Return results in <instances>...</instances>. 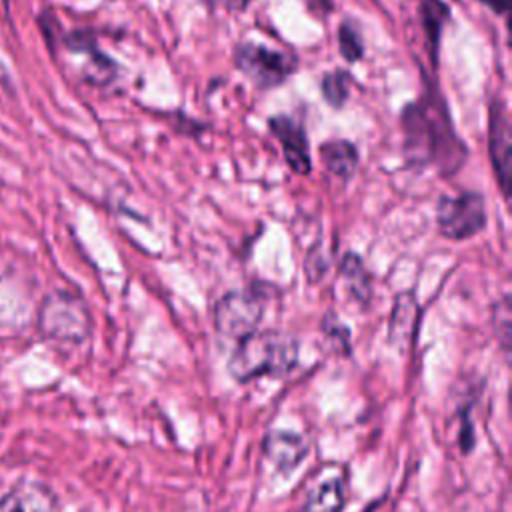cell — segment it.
<instances>
[{"mask_svg":"<svg viewBox=\"0 0 512 512\" xmlns=\"http://www.w3.org/2000/svg\"><path fill=\"white\" fill-rule=\"evenodd\" d=\"M322 330L330 340L342 344L344 352H350V330L338 318H334L332 314H326V318L322 320Z\"/></svg>","mask_w":512,"mask_h":512,"instance_id":"d6986e66","label":"cell"},{"mask_svg":"<svg viewBox=\"0 0 512 512\" xmlns=\"http://www.w3.org/2000/svg\"><path fill=\"white\" fill-rule=\"evenodd\" d=\"M340 276H342V282L348 290V294L360 302V304H366L370 300V276L360 260L358 254H352L348 252L342 262H340Z\"/></svg>","mask_w":512,"mask_h":512,"instance_id":"9a60e30c","label":"cell"},{"mask_svg":"<svg viewBox=\"0 0 512 512\" xmlns=\"http://www.w3.org/2000/svg\"><path fill=\"white\" fill-rule=\"evenodd\" d=\"M234 60L238 70H242L258 88L280 86L296 68L288 54L260 44L238 46Z\"/></svg>","mask_w":512,"mask_h":512,"instance_id":"8992f818","label":"cell"},{"mask_svg":"<svg viewBox=\"0 0 512 512\" xmlns=\"http://www.w3.org/2000/svg\"><path fill=\"white\" fill-rule=\"evenodd\" d=\"M2 78H6V74H4V70H2V66H0V80H2Z\"/></svg>","mask_w":512,"mask_h":512,"instance_id":"7402d4cb","label":"cell"},{"mask_svg":"<svg viewBox=\"0 0 512 512\" xmlns=\"http://www.w3.org/2000/svg\"><path fill=\"white\" fill-rule=\"evenodd\" d=\"M320 86H322L324 100L334 108L344 106V102L350 96V76L344 70H334L324 74Z\"/></svg>","mask_w":512,"mask_h":512,"instance_id":"2e32d148","label":"cell"},{"mask_svg":"<svg viewBox=\"0 0 512 512\" xmlns=\"http://www.w3.org/2000/svg\"><path fill=\"white\" fill-rule=\"evenodd\" d=\"M344 498V478L330 476L310 488L304 500V512H340L344 506Z\"/></svg>","mask_w":512,"mask_h":512,"instance_id":"7c38bea8","label":"cell"},{"mask_svg":"<svg viewBox=\"0 0 512 512\" xmlns=\"http://www.w3.org/2000/svg\"><path fill=\"white\" fill-rule=\"evenodd\" d=\"M478 2L486 4L496 14H508V8H510V0H478Z\"/></svg>","mask_w":512,"mask_h":512,"instance_id":"44dd1931","label":"cell"},{"mask_svg":"<svg viewBox=\"0 0 512 512\" xmlns=\"http://www.w3.org/2000/svg\"><path fill=\"white\" fill-rule=\"evenodd\" d=\"M488 150L494 166L496 180L504 198L510 194L512 180V162H510V122L506 114V106L500 100L492 102L490 108V124H488Z\"/></svg>","mask_w":512,"mask_h":512,"instance_id":"52a82bcc","label":"cell"},{"mask_svg":"<svg viewBox=\"0 0 512 512\" xmlns=\"http://www.w3.org/2000/svg\"><path fill=\"white\" fill-rule=\"evenodd\" d=\"M264 456L280 472H292L308 452L304 436L290 430H272L264 438Z\"/></svg>","mask_w":512,"mask_h":512,"instance_id":"30bf717a","label":"cell"},{"mask_svg":"<svg viewBox=\"0 0 512 512\" xmlns=\"http://www.w3.org/2000/svg\"><path fill=\"white\" fill-rule=\"evenodd\" d=\"M510 296H502L496 304H494V312H492V320H494V334L500 340V346L504 350H508L510 346Z\"/></svg>","mask_w":512,"mask_h":512,"instance_id":"ac0fdd59","label":"cell"},{"mask_svg":"<svg viewBox=\"0 0 512 512\" xmlns=\"http://www.w3.org/2000/svg\"><path fill=\"white\" fill-rule=\"evenodd\" d=\"M58 498L42 482L22 478L2 498L0 512H56Z\"/></svg>","mask_w":512,"mask_h":512,"instance_id":"9c48e42d","label":"cell"},{"mask_svg":"<svg viewBox=\"0 0 512 512\" xmlns=\"http://www.w3.org/2000/svg\"><path fill=\"white\" fill-rule=\"evenodd\" d=\"M420 16H422L424 34H426V40H428L430 58L436 62V54H438V46H440V36H442L444 24L448 22L450 6L444 4L442 0H422L420 2Z\"/></svg>","mask_w":512,"mask_h":512,"instance_id":"5bb4252c","label":"cell"},{"mask_svg":"<svg viewBox=\"0 0 512 512\" xmlns=\"http://www.w3.org/2000/svg\"><path fill=\"white\" fill-rule=\"evenodd\" d=\"M324 168L342 180H348L358 166V150L348 140H328L320 146Z\"/></svg>","mask_w":512,"mask_h":512,"instance_id":"8fae6325","label":"cell"},{"mask_svg":"<svg viewBox=\"0 0 512 512\" xmlns=\"http://www.w3.org/2000/svg\"><path fill=\"white\" fill-rule=\"evenodd\" d=\"M268 128L278 138L284 152V160L290 166V170L300 176L310 174L312 158H310V146H308L304 128L284 114L272 116L268 120Z\"/></svg>","mask_w":512,"mask_h":512,"instance_id":"ba28073f","label":"cell"},{"mask_svg":"<svg viewBox=\"0 0 512 512\" xmlns=\"http://www.w3.org/2000/svg\"><path fill=\"white\" fill-rule=\"evenodd\" d=\"M400 122L404 156L410 166H434L442 176H452L462 168L468 150L454 132L448 106L436 84L426 82L424 94L402 110Z\"/></svg>","mask_w":512,"mask_h":512,"instance_id":"6da1fadb","label":"cell"},{"mask_svg":"<svg viewBox=\"0 0 512 512\" xmlns=\"http://www.w3.org/2000/svg\"><path fill=\"white\" fill-rule=\"evenodd\" d=\"M264 316V296L252 290L226 292L214 306L212 320L220 336L240 340L250 332L258 330Z\"/></svg>","mask_w":512,"mask_h":512,"instance_id":"277c9868","label":"cell"},{"mask_svg":"<svg viewBox=\"0 0 512 512\" xmlns=\"http://www.w3.org/2000/svg\"><path fill=\"white\" fill-rule=\"evenodd\" d=\"M338 46L340 54L348 62H358L364 54V42L358 28L352 22H344L338 30Z\"/></svg>","mask_w":512,"mask_h":512,"instance_id":"e0dca14e","label":"cell"},{"mask_svg":"<svg viewBox=\"0 0 512 512\" xmlns=\"http://www.w3.org/2000/svg\"><path fill=\"white\" fill-rule=\"evenodd\" d=\"M206 4H210L212 8H224L228 12H240L248 6L250 0H204Z\"/></svg>","mask_w":512,"mask_h":512,"instance_id":"ffe728a7","label":"cell"},{"mask_svg":"<svg viewBox=\"0 0 512 512\" xmlns=\"http://www.w3.org/2000/svg\"><path fill=\"white\" fill-rule=\"evenodd\" d=\"M92 316L82 296L56 288L48 292L38 308V332L56 344H82L90 336Z\"/></svg>","mask_w":512,"mask_h":512,"instance_id":"3957f363","label":"cell"},{"mask_svg":"<svg viewBox=\"0 0 512 512\" xmlns=\"http://www.w3.org/2000/svg\"><path fill=\"white\" fill-rule=\"evenodd\" d=\"M436 226L448 240H466L486 226V202L480 192L442 196L436 206Z\"/></svg>","mask_w":512,"mask_h":512,"instance_id":"5b68a950","label":"cell"},{"mask_svg":"<svg viewBox=\"0 0 512 512\" xmlns=\"http://www.w3.org/2000/svg\"><path fill=\"white\" fill-rule=\"evenodd\" d=\"M416 318H418V304L414 296L410 292L398 294L392 308V318H390V342H394L396 346L408 344L416 328Z\"/></svg>","mask_w":512,"mask_h":512,"instance_id":"4fadbf2b","label":"cell"},{"mask_svg":"<svg viewBox=\"0 0 512 512\" xmlns=\"http://www.w3.org/2000/svg\"><path fill=\"white\" fill-rule=\"evenodd\" d=\"M298 340L284 330H254L238 340L230 360V376L244 384L260 376L280 378L298 364Z\"/></svg>","mask_w":512,"mask_h":512,"instance_id":"7a4b0ae2","label":"cell"}]
</instances>
